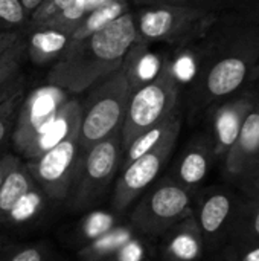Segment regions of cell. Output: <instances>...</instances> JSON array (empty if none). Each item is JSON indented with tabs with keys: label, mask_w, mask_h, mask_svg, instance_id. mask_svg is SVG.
Returning <instances> with one entry per match:
<instances>
[{
	"label": "cell",
	"mask_w": 259,
	"mask_h": 261,
	"mask_svg": "<svg viewBox=\"0 0 259 261\" xmlns=\"http://www.w3.org/2000/svg\"><path fill=\"white\" fill-rule=\"evenodd\" d=\"M136 43H139L136 20L128 11L101 31L70 43L50 67L46 83L72 95L82 93L119 70Z\"/></svg>",
	"instance_id": "1"
},
{
	"label": "cell",
	"mask_w": 259,
	"mask_h": 261,
	"mask_svg": "<svg viewBox=\"0 0 259 261\" xmlns=\"http://www.w3.org/2000/svg\"><path fill=\"white\" fill-rule=\"evenodd\" d=\"M226 37L195 75L191 98L198 109L241 92L256 69L259 26L246 24Z\"/></svg>",
	"instance_id": "2"
},
{
	"label": "cell",
	"mask_w": 259,
	"mask_h": 261,
	"mask_svg": "<svg viewBox=\"0 0 259 261\" xmlns=\"http://www.w3.org/2000/svg\"><path fill=\"white\" fill-rule=\"evenodd\" d=\"M89 90L87 98L81 101L79 154L90 150L95 144L121 133L133 93L122 67Z\"/></svg>",
	"instance_id": "3"
},
{
	"label": "cell",
	"mask_w": 259,
	"mask_h": 261,
	"mask_svg": "<svg viewBox=\"0 0 259 261\" xmlns=\"http://www.w3.org/2000/svg\"><path fill=\"white\" fill-rule=\"evenodd\" d=\"M180 78L172 60L162 61L157 75L136 89L128 101L121 130L122 153L143 132L169 119L177 109Z\"/></svg>",
	"instance_id": "4"
},
{
	"label": "cell",
	"mask_w": 259,
	"mask_h": 261,
	"mask_svg": "<svg viewBox=\"0 0 259 261\" xmlns=\"http://www.w3.org/2000/svg\"><path fill=\"white\" fill-rule=\"evenodd\" d=\"M139 43L186 44L203 37L217 21L215 9L180 5H147L134 14Z\"/></svg>",
	"instance_id": "5"
},
{
	"label": "cell",
	"mask_w": 259,
	"mask_h": 261,
	"mask_svg": "<svg viewBox=\"0 0 259 261\" xmlns=\"http://www.w3.org/2000/svg\"><path fill=\"white\" fill-rule=\"evenodd\" d=\"M122 142L121 133H116L90 150L79 154L75 179L69 194V205L75 210L93 206L105 193L108 185L121 168Z\"/></svg>",
	"instance_id": "6"
},
{
	"label": "cell",
	"mask_w": 259,
	"mask_h": 261,
	"mask_svg": "<svg viewBox=\"0 0 259 261\" xmlns=\"http://www.w3.org/2000/svg\"><path fill=\"white\" fill-rule=\"evenodd\" d=\"M78 139L79 128L46 153L24 164L37 187L50 200L63 202L70 194L79 159Z\"/></svg>",
	"instance_id": "7"
},
{
	"label": "cell",
	"mask_w": 259,
	"mask_h": 261,
	"mask_svg": "<svg viewBox=\"0 0 259 261\" xmlns=\"http://www.w3.org/2000/svg\"><path fill=\"white\" fill-rule=\"evenodd\" d=\"M70 96L72 93L52 84L40 86L23 96L11 132V141L20 154L55 121Z\"/></svg>",
	"instance_id": "8"
},
{
	"label": "cell",
	"mask_w": 259,
	"mask_h": 261,
	"mask_svg": "<svg viewBox=\"0 0 259 261\" xmlns=\"http://www.w3.org/2000/svg\"><path fill=\"white\" fill-rule=\"evenodd\" d=\"M180 125L182 121L179 116L159 145H156L153 150L142 154L140 158H137L130 165L121 170L111 199L113 210L116 214L125 211L142 194V191L147 190L156 180L174 148Z\"/></svg>",
	"instance_id": "9"
},
{
	"label": "cell",
	"mask_w": 259,
	"mask_h": 261,
	"mask_svg": "<svg viewBox=\"0 0 259 261\" xmlns=\"http://www.w3.org/2000/svg\"><path fill=\"white\" fill-rule=\"evenodd\" d=\"M189 205V194L176 184H162L139 200L130 216V226L140 237H154L180 219Z\"/></svg>",
	"instance_id": "10"
},
{
	"label": "cell",
	"mask_w": 259,
	"mask_h": 261,
	"mask_svg": "<svg viewBox=\"0 0 259 261\" xmlns=\"http://www.w3.org/2000/svg\"><path fill=\"white\" fill-rule=\"evenodd\" d=\"M258 96L259 90H243L240 95L231 96V99H223L221 106L215 109L214 130L221 147L231 148L235 144L241 124Z\"/></svg>",
	"instance_id": "11"
},
{
	"label": "cell",
	"mask_w": 259,
	"mask_h": 261,
	"mask_svg": "<svg viewBox=\"0 0 259 261\" xmlns=\"http://www.w3.org/2000/svg\"><path fill=\"white\" fill-rule=\"evenodd\" d=\"M81 127V99L73 95L64 104L55 121L40 135L37 136L27 148L21 153L24 159H35L40 154L46 153L61 141H64L69 135H72L76 128Z\"/></svg>",
	"instance_id": "12"
},
{
	"label": "cell",
	"mask_w": 259,
	"mask_h": 261,
	"mask_svg": "<svg viewBox=\"0 0 259 261\" xmlns=\"http://www.w3.org/2000/svg\"><path fill=\"white\" fill-rule=\"evenodd\" d=\"M26 37V57L38 66L55 63L66 50L72 31L60 29L53 26H37L29 29Z\"/></svg>",
	"instance_id": "13"
},
{
	"label": "cell",
	"mask_w": 259,
	"mask_h": 261,
	"mask_svg": "<svg viewBox=\"0 0 259 261\" xmlns=\"http://www.w3.org/2000/svg\"><path fill=\"white\" fill-rule=\"evenodd\" d=\"M35 187L37 184L29 174L26 165L18 162L8 173L0 188V225L9 219L17 203Z\"/></svg>",
	"instance_id": "14"
},
{
	"label": "cell",
	"mask_w": 259,
	"mask_h": 261,
	"mask_svg": "<svg viewBox=\"0 0 259 261\" xmlns=\"http://www.w3.org/2000/svg\"><path fill=\"white\" fill-rule=\"evenodd\" d=\"M128 11H130V0H113V2H108L105 5L93 9L73 29L69 44L79 41V40L101 31L102 28H105L107 24H110L111 21H114L116 18H119L121 15H124Z\"/></svg>",
	"instance_id": "15"
},
{
	"label": "cell",
	"mask_w": 259,
	"mask_h": 261,
	"mask_svg": "<svg viewBox=\"0 0 259 261\" xmlns=\"http://www.w3.org/2000/svg\"><path fill=\"white\" fill-rule=\"evenodd\" d=\"M231 148V158L235 162L249 161L259 153V96L255 106L246 115L238 138Z\"/></svg>",
	"instance_id": "16"
},
{
	"label": "cell",
	"mask_w": 259,
	"mask_h": 261,
	"mask_svg": "<svg viewBox=\"0 0 259 261\" xmlns=\"http://www.w3.org/2000/svg\"><path fill=\"white\" fill-rule=\"evenodd\" d=\"M134 234L131 226H114L102 237L87 243L79 251V258L84 261H108L110 257L122 246V243Z\"/></svg>",
	"instance_id": "17"
},
{
	"label": "cell",
	"mask_w": 259,
	"mask_h": 261,
	"mask_svg": "<svg viewBox=\"0 0 259 261\" xmlns=\"http://www.w3.org/2000/svg\"><path fill=\"white\" fill-rule=\"evenodd\" d=\"M179 118L177 112L166 121H163L162 124L143 132L140 136H137L128 147L127 150H124L122 153V161H121V168H125L127 165H130L133 161H136L137 158H140L142 154L148 153L150 150H153L156 145H159L162 142V139L166 136V133L171 130L172 124L176 122V119Z\"/></svg>",
	"instance_id": "18"
},
{
	"label": "cell",
	"mask_w": 259,
	"mask_h": 261,
	"mask_svg": "<svg viewBox=\"0 0 259 261\" xmlns=\"http://www.w3.org/2000/svg\"><path fill=\"white\" fill-rule=\"evenodd\" d=\"M208 158L202 148H189L179 164V177L186 185H195L206 176Z\"/></svg>",
	"instance_id": "19"
},
{
	"label": "cell",
	"mask_w": 259,
	"mask_h": 261,
	"mask_svg": "<svg viewBox=\"0 0 259 261\" xmlns=\"http://www.w3.org/2000/svg\"><path fill=\"white\" fill-rule=\"evenodd\" d=\"M231 210V202L226 196L217 194L212 196L202 208L200 213V223L203 231L208 234H212L220 229L223 222L226 220Z\"/></svg>",
	"instance_id": "20"
},
{
	"label": "cell",
	"mask_w": 259,
	"mask_h": 261,
	"mask_svg": "<svg viewBox=\"0 0 259 261\" xmlns=\"http://www.w3.org/2000/svg\"><path fill=\"white\" fill-rule=\"evenodd\" d=\"M116 226V217L111 213L95 211L82 219L79 223V236L84 242L90 243Z\"/></svg>",
	"instance_id": "21"
},
{
	"label": "cell",
	"mask_w": 259,
	"mask_h": 261,
	"mask_svg": "<svg viewBox=\"0 0 259 261\" xmlns=\"http://www.w3.org/2000/svg\"><path fill=\"white\" fill-rule=\"evenodd\" d=\"M26 58V37L8 49L0 57V87L21 72V64Z\"/></svg>",
	"instance_id": "22"
},
{
	"label": "cell",
	"mask_w": 259,
	"mask_h": 261,
	"mask_svg": "<svg viewBox=\"0 0 259 261\" xmlns=\"http://www.w3.org/2000/svg\"><path fill=\"white\" fill-rule=\"evenodd\" d=\"M29 15L20 0H0V32L27 24Z\"/></svg>",
	"instance_id": "23"
},
{
	"label": "cell",
	"mask_w": 259,
	"mask_h": 261,
	"mask_svg": "<svg viewBox=\"0 0 259 261\" xmlns=\"http://www.w3.org/2000/svg\"><path fill=\"white\" fill-rule=\"evenodd\" d=\"M198 252V242L189 232L176 234L166 246V254L174 261H194Z\"/></svg>",
	"instance_id": "24"
},
{
	"label": "cell",
	"mask_w": 259,
	"mask_h": 261,
	"mask_svg": "<svg viewBox=\"0 0 259 261\" xmlns=\"http://www.w3.org/2000/svg\"><path fill=\"white\" fill-rule=\"evenodd\" d=\"M24 96V90L3 99L0 102V145L5 142V139L11 135L14 122H15V116H17V110L20 107V102Z\"/></svg>",
	"instance_id": "25"
},
{
	"label": "cell",
	"mask_w": 259,
	"mask_h": 261,
	"mask_svg": "<svg viewBox=\"0 0 259 261\" xmlns=\"http://www.w3.org/2000/svg\"><path fill=\"white\" fill-rule=\"evenodd\" d=\"M73 0H43L37 9L29 15L26 29H34L43 23H46L47 20H50L52 17H55L58 12H61L63 9H66Z\"/></svg>",
	"instance_id": "26"
},
{
	"label": "cell",
	"mask_w": 259,
	"mask_h": 261,
	"mask_svg": "<svg viewBox=\"0 0 259 261\" xmlns=\"http://www.w3.org/2000/svg\"><path fill=\"white\" fill-rule=\"evenodd\" d=\"M139 234L134 232L128 237L122 246L110 257L108 261H147L148 260V249L145 243L137 237Z\"/></svg>",
	"instance_id": "27"
},
{
	"label": "cell",
	"mask_w": 259,
	"mask_h": 261,
	"mask_svg": "<svg viewBox=\"0 0 259 261\" xmlns=\"http://www.w3.org/2000/svg\"><path fill=\"white\" fill-rule=\"evenodd\" d=\"M40 190V188H38ZM37 187L32 188L14 208V211L11 213L8 220H17V222H24L29 217H32L35 213H38L40 206H41V199H40V193H38Z\"/></svg>",
	"instance_id": "28"
},
{
	"label": "cell",
	"mask_w": 259,
	"mask_h": 261,
	"mask_svg": "<svg viewBox=\"0 0 259 261\" xmlns=\"http://www.w3.org/2000/svg\"><path fill=\"white\" fill-rule=\"evenodd\" d=\"M0 261H47V251L41 246H24L0 257Z\"/></svg>",
	"instance_id": "29"
},
{
	"label": "cell",
	"mask_w": 259,
	"mask_h": 261,
	"mask_svg": "<svg viewBox=\"0 0 259 261\" xmlns=\"http://www.w3.org/2000/svg\"><path fill=\"white\" fill-rule=\"evenodd\" d=\"M238 20L241 24L259 26V0H243L238 6Z\"/></svg>",
	"instance_id": "30"
},
{
	"label": "cell",
	"mask_w": 259,
	"mask_h": 261,
	"mask_svg": "<svg viewBox=\"0 0 259 261\" xmlns=\"http://www.w3.org/2000/svg\"><path fill=\"white\" fill-rule=\"evenodd\" d=\"M137 3L145 5H180V6H203V8H212L214 3L218 0H133Z\"/></svg>",
	"instance_id": "31"
},
{
	"label": "cell",
	"mask_w": 259,
	"mask_h": 261,
	"mask_svg": "<svg viewBox=\"0 0 259 261\" xmlns=\"http://www.w3.org/2000/svg\"><path fill=\"white\" fill-rule=\"evenodd\" d=\"M24 80H26L24 75L20 72L17 76H14V78L9 80L6 84H3V86L0 87V102H2L3 99L9 98V96L18 93V92H21V90H24Z\"/></svg>",
	"instance_id": "32"
},
{
	"label": "cell",
	"mask_w": 259,
	"mask_h": 261,
	"mask_svg": "<svg viewBox=\"0 0 259 261\" xmlns=\"http://www.w3.org/2000/svg\"><path fill=\"white\" fill-rule=\"evenodd\" d=\"M23 37L24 34L21 31H2L0 32V57L14 44H17Z\"/></svg>",
	"instance_id": "33"
},
{
	"label": "cell",
	"mask_w": 259,
	"mask_h": 261,
	"mask_svg": "<svg viewBox=\"0 0 259 261\" xmlns=\"http://www.w3.org/2000/svg\"><path fill=\"white\" fill-rule=\"evenodd\" d=\"M20 162L18 158H15L14 154H3L0 158V188H2V184L5 180V177L8 176V173Z\"/></svg>",
	"instance_id": "34"
},
{
	"label": "cell",
	"mask_w": 259,
	"mask_h": 261,
	"mask_svg": "<svg viewBox=\"0 0 259 261\" xmlns=\"http://www.w3.org/2000/svg\"><path fill=\"white\" fill-rule=\"evenodd\" d=\"M21 2V5H23V8L26 9V12H27V15H31L35 9H37V6L43 2V0H20Z\"/></svg>",
	"instance_id": "35"
},
{
	"label": "cell",
	"mask_w": 259,
	"mask_h": 261,
	"mask_svg": "<svg viewBox=\"0 0 259 261\" xmlns=\"http://www.w3.org/2000/svg\"><path fill=\"white\" fill-rule=\"evenodd\" d=\"M246 261H259V249H255V251H252L249 255H247V258Z\"/></svg>",
	"instance_id": "36"
},
{
	"label": "cell",
	"mask_w": 259,
	"mask_h": 261,
	"mask_svg": "<svg viewBox=\"0 0 259 261\" xmlns=\"http://www.w3.org/2000/svg\"><path fill=\"white\" fill-rule=\"evenodd\" d=\"M255 229H256V232L259 234V213L258 216H256V220H255Z\"/></svg>",
	"instance_id": "37"
},
{
	"label": "cell",
	"mask_w": 259,
	"mask_h": 261,
	"mask_svg": "<svg viewBox=\"0 0 259 261\" xmlns=\"http://www.w3.org/2000/svg\"><path fill=\"white\" fill-rule=\"evenodd\" d=\"M0 249H2V245H0ZM0 257H2V251H0Z\"/></svg>",
	"instance_id": "38"
}]
</instances>
